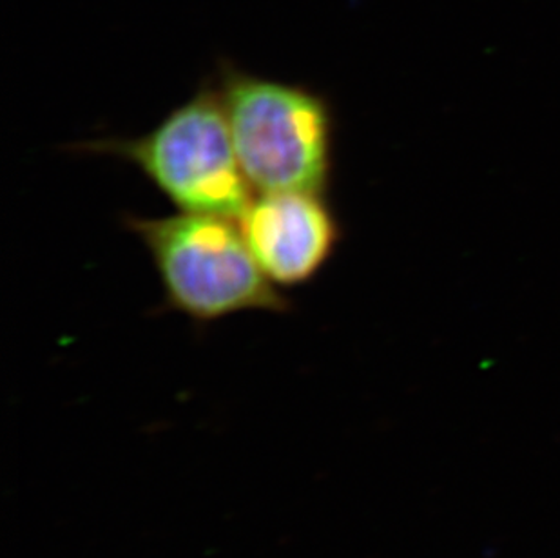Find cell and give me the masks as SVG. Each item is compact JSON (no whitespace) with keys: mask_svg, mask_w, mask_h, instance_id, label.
<instances>
[{"mask_svg":"<svg viewBox=\"0 0 560 558\" xmlns=\"http://www.w3.org/2000/svg\"><path fill=\"white\" fill-rule=\"evenodd\" d=\"M217 91L240 167L256 193H327L334 115L307 85L267 79L223 60Z\"/></svg>","mask_w":560,"mask_h":558,"instance_id":"obj_1","label":"cell"},{"mask_svg":"<svg viewBox=\"0 0 560 558\" xmlns=\"http://www.w3.org/2000/svg\"><path fill=\"white\" fill-rule=\"evenodd\" d=\"M127 225L151 254L167 305L192 322L289 311L291 301L259 267L238 220L180 211L131 217Z\"/></svg>","mask_w":560,"mask_h":558,"instance_id":"obj_2","label":"cell"},{"mask_svg":"<svg viewBox=\"0 0 560 558\" xmlns=\"http://www.w3.org/2000/svg\"><path fill=\"white\" fill-rule=\"evenodd\" d=\"M140 168L180 211L240 220L256 190L234 151L217 85L206 82L151 131L80 146Z\"/></svg>","mask_w":560,"mask_h":558,"instance_id":"obj_3","label":"cell"},{"mask_svg":"<svg viewBox=\"0 0 560 558\" xmlns=\"http://www.w3.org/2000/svg\"><path fill=\"white\" fill-rule=\"evenodd\" d=\"M238 223L259 267L280 289L316 278L341 240L323 193H256Z\"/></svg>","mask_w":560,"mask_h":558,"instance_id":"obj_4","label":"cell"}]
</instances>
